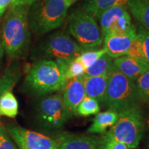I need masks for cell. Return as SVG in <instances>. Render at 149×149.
<instances>
[{
	"label": "cell",
	"mask_w": 149,
	"mask_h": 149,
	"mask_svg": "<svg viewBox=\"0 0 149 149\" xmlns=\"http://www.w3.org/2000/svg\"><path fill=\"white\" fill-rule=\"evenodd\" d=\"M36 0H13L10 6H31Z\"/></svg>",
	"instance_id": "obj_31"
},
{
	"label": "cell",
	"mask_w": 149,
	"mask_h": 149,
	"mask_svg": "<svg viewBox=\"0 0 149 149\" xmlns=\"http://www.w3.org/2000/svg\"><path fill=\"white\" fill-rule=\"evenodd\" d=\"M130 0H85L83 10L94 18H99L102 13L114 6L125 5Z\"/></svg>",
	"instance_id": "obj_17"
},
{
	"label": "cell",
	"mask_w": 149,
	"mask_h": 149,
	"mask_svg": "<svg viewBox=\"0 0 149 149\" xmlns=\"http://www.w3.org/2000/svg\"><path fill=\"white\" fill-rule=\"evenodd\" d=\"M105 141V140H104ZM105 147L104 149H129L127 145L124 143L115 140L105 141Z\"/></svg>",
	"instance_id": "obj_30"
},
{
	"label": "cell",
	"mask_w": 149,
	"mask_h": 149,
	"mask_svg": "<svg viewBox=\"0 0 149 149\" xmlns=\"http://www.w3.org/2000/svg\"><path fill=\"white\" fill-rule=\"evenodd\" d=\"M106 53L105 50H91V51H84L78 56V59L82 63V64L86 69L95 63L97 59L101 57L104 54Z\"/></svg>",
	"instance_id": "obj_25"
},
{
	"label": "cell",
	"mask_w": 149,
	"mask_h": 149,
	"mask_svg": "<svg viewBox=\"0 0 149 149\" xmlns=\"http://www.w3.org/2000/svg\"><path fill=\"white\" fill-rule=\"evenodd\" d=\"M0 149H19L13 141L11 140L10 135L6 128L0 124Z\"/></svg>",
	"instance_id": "obj_28"
},
{
	"label": "cell",
	"mask_w": 149,
	"mask_h": 149,
	"mask_svg": "<svg viewBox=\"0 0 149 149\" xmlns=\"http://www.w3.org/2000/svg\"><path fill=\"white\" fill-rule=\"evenodd\" d=\"M13 2V0H0V15L4 13L6 8L10 6Z\"/></svg>",
	"instance_id": "obj_32"
},
{
	"label": "cell",
	"mask_w": 149,
	"mask_h": 149,
	"mask_svg": "<svg viewBox=\"0 0 149 149\" xmlns=\"http://www.w3.org/2000/svg\"><path fill=\"white\" fill-rule=\"evenodd\" d=\"M118 118L119 113L111 110L98 113L93 118L92 124L87 130V133L103 134L108 128L114 126Z\"/></svg>",
	"instance_id": "obj_15"
},
{
	"label": "cell",
	"mask_w": 149,
	"mask_h": 149,
	"mask_svg": "<svg viewBox=\"0 0 149 149\" xmlns=\"http://www.w3.org/2000/svg\"><path fill=\"white\" fill-rule=\"evenodd\" d=\"M66 80L64 69L55 61L39 60L26 76L23 88L32 96H46L62 91Z\"/></svg>",
	"instance_id": "obj_2"
},
{
	"label": "cell",
	"mask_w": 149,
	"mask_h": 149,
	"mask_svg": "<svg viewBox=\"0 0 149 149\" xmlns=\"http://www.w3.org/2000/svg\"><path fill=\"white\" fill-rule=\"evenodd\" d=\"M68 8L65 0H36L29 9L30 29L37 35L51 32L61 25Z\"/></svg>",
	"instance_id": "obj_3"
},
{
	"label": "cell",
	"mask_w": 149,
	"mask_h": 149,
	"mask_svg": "<svg viewBox=\"0 0 149 149\" xmlns=\"http://www.w3.org/2000/svg\"><path fill=\"white\" fill-rule=\"evenodd\" d=\"M19 104L12 91H7L0 99V116L15 118L18 114Z\"/></svg>",
	"instance_id": "obj_20"
},
{
	"label": "cell",
	"mask_w": 149,
	"mask_h": 149,
	"mask_svg": "<svg viewBox=\"0 0 149 149\" xmlns=\"http://www.w3.org/2000/svg\"><path fill=\"white\" fill-rule=\"evenodd\" d=\"M62 91L63 104L68 120L76 115L78 106L86 96L81 76L67 79Z\"/></svg>",
	"instance_id": "obj_11"
},
{
	"label": "cell",
	"mask_w": 149,
	"mask_h": 149,
	"mask_svg": "<svg viewBox=\"0 0 149 149\" xmlns=\"http://www.w3.org/2000/svg\"><path fill=\"white\" fill-rule=\"evenodd\" d=\"M127 7L141 26L149 31V0H130Z\"/></svg>",
	"instance_id": "obj_18"
},
{
	"label": "cell",
	"mask_w": 149,
	"mask_h": 149,
	"mask_svg": "<svg viewBox=\"0 0 149 149\" xmlns=\"http://www.w3.org/2000/svg\"><path fill=\"white\" fill-rule=\"evenodd\" d=\"M113 64L121 73L133 81L149 70V64L146 61L127 55L115 59Z\"/></svg>",
	"instance_id": "obj_13"
},
{
	"label": "cell",
	"mask_w": 149,
	"mask_h": 149,
	"mask_svg": "<svg viewBox=\"0 0 149 149\" xmlns=\"http://www.w3.org/2000/svg\"><path fill=\"white\" fill-rule=\"evenodd\" d=\"M100 111L99 102L95 99L86 96L79 105L78 106L76 115L86 117L92 115H97Z\"/></svg>",
	"instance_id": "obj_24"
},
{
	"label": "cell",
	"mask_w": 149,
	"mask_h": 149,
	"mask_svg": "<svg viewBox=\"0 0 149 149\" xmlns=\"http://www.w3.org/2000/svg\"><path fill=\"white\" fill-rule=\"evenodd\" d=\"M137 35L142 46L144 61L149 64V31L139 26L137 29Z\"/></svg>",
	"instance_id": "obj_27"
},
{
	"label": "cell",
	"mask_w": 149,
	"mask_h": 149,
	"mask_svg": "<svg viewBox=\"0 0 149 149\" xmlns=\"http://www.w3.org/2000/svg\"><path fill=\"white\" fill-rule=\"evenodd\" d=\"M21 74L19 63L14 61L8 65L3 74L0 76V99L7 91H12L21 77Z\"/></svg>",
	"instance_id": "obj_16"
},
{
	"label": "cell",
	"mask_w": 149,
	"mask_h": 149,
	"mask_svg": "<svg viewBox=\"0 0 149 149\" xmlns=\"http://www.w3.org/2000/svg\"><path fill=\"white\" fill-rule=\"evenodd\" d=\"M137 37L136 27L125 35H107L104 37V49L112 58H118L126 55Z\"/></svg>",
	"instance_id": "obj_12"
},
{
	"label": "cell",
	"mask_w": 149,
	"mask_h": 149,
	"mask_svg": "<svg viewBox=\"0 0 149 149\" xmlns=\"http://www.w3.org/2000/svg\"><path fill=\"white\" fill-rule=\"evenodd\" d=\"M37 122L41 128L47 130L61 129L67 121L62 95L60 93L46 95L37 104Z\"/></svg>",
	"instance_id": "obj_8"
},
{
	"label": "cell",
	"mask_w": 149,
	"mask_h": 149,
	"mask_svg": "<svg viewBox=\"0 0 149 149\" xmlns=\"http://www.w3.org/2000/svg\"><path fill=\"white\" fill-rule=\"evenodd\" d=\"M126 55L134 57V58L144 60V54H143L142 51V46H141V42L138 38V37H137V38L132 43L131 46H130V48L128 49Z\"/></svg>",
	"instance_id": "obj_29"
},
{
	"label": "cell",
	"mask_w": 149,
	"mask_h": 149,
	"mask_svg": "<svg viewBox=\"0 0 149 149\" xmlns=\"http://www.w3.org/2000/svg\"><path fill=\"white\" fill-rule=\"evenodd\" d=\"M113 58L105 53L95 62L86 69L84 74L88 76H99L107 74L113 66Z\"/></svg>",
	"instance_id": "obj_22"
},
{
	"label": "cell",
	"mask_w": 149,
	"mask_h": 149,
	"mask_svg": "<svg viewBox=\"0 0 149 149\" xmlns=\"http://www.w3.org/2000/svg\"><path fill=\"white\" fill-rule=\"evenodd\" d=\"M55 141L59 149H104L103 136L61 132L56 135Z\"/></svg>",
	"instance_id": "obj_10"
},
{
	"label": "cell",
	"mask_w": 149,
	"mask_h": 149,
	"mask_svg": "<svg viewBox=\"0 0 149 149\" xmlns=\"http://www.w3.org/2000/svg\"><path fill=\"white\" fill-rule=\"evenodd\" d=\"M109 74L99 76L83 74L81 79L85 89L86 95L104 103L107 91Z\"/></svg>",
	"instance_id": "obj_14"
},
{
	"label": "cell",
	"mask_w": 149,
	"mask_h": 149,
	"mask_svg": "<svg viewBox=\"0 0 149 149\" xmlns=\"http://www.w3.org/2000/svg\"><path fill=\"white\" fill-rule=\"evenodd\" d=\"M104 104L118 113L139 105L135 81L121 73L113 64L109 72Z\"/></svg>",
	"instance_id": "obj_4"
},
{
	"label": "cell",
	"mask_w": 149,
	"mask_h": 149,
	"mask_svg": "<svg viewBox=\"0 0 149 149\" xmlns=\"http://www.w3.org/2000/svg\"><path fill=\"white\" fill-rule=\"evenodd\" d=\"M128 7L125 5L114 6L108 8L99 17L102 35L109 29L111 25L121 17L127 13ZM103 36V35H102Z\"/></svg>",
	"instance_id": "obj_19"
},
{
	"label": "cell",
	"mask_w": 149,
	"mask_h": 149,
	"mask_svg": "<svg viewBox=\"0 0 149 149\" xmlns=\"http://www.w3.org/2000/svg\"><path fill=\"white\" fill-rule=\"evenodd\" d=\"M137 98L141 103H149V70L136 79Z\"/></svg>",
	"instance_id": "obj_23"
},
{
	"label": "cell",
	"mask_w": 149,
	"mask_h": 149,
	"mask_svg": "<svg viewBox=\"0 0 149 149\" xmlns=\"http://www.w3.org/2000/svg\"><path fill=\"white\" fill-rule=\"evenodd\" d=\"M84 51L70 35L61 31L48 35L35 48L34 55L40 60L70 62Z\"/></svg>",
	"instance_id": "obj_6"
},
{
	"label": "cell",
	"mask_w": 149,
	"mask_h": 149,
	"mask_svg": "<svg viewBox=\"0 0 149 149\" xmlns=\"http://www.w3.org/2000/svg\"><path fill=\"white\" fill-rule=\"evenodd\" d=\"M135 26L132 24L130 14L127 13L121 17L111 24L109 29L104 33L103 37L107 35H125L133 31Z\"/></svg>",
	"instance_id": "obj_21"
},
{
	"label": "cell",
	"mask_w": 149,
	"mask_h": 149,
	"mask_svg": "<svg viewBox=\"0 0 149 149\" xmlns=\"http://www.w3.org/2000/svg\"><path fill=\"white\" fill-rule=\"evenodd\" d=\"M2 15H0V18L1 17V16H2Z\"/></svg>",
	"instance_id": "obj_35"
},
{
	"label": "cell",
	"mask_w": 149,
	"mask_h": 149,
	"mask_svg": "<svg viewBox=\"0 0 149 149\" xmlns=\"http://www.w3.org/2000/svg\"><path fill=\"white\" fill-rule=\"evenodd\" d=\"M6 130L19 149H59L55 139L17 124H9Z\"/></svg>",
	"instance_id": "obj_9"
},
{
	"label": "cell",
	"mask_w": 149,
	"mask_h": 149,
	"mask_svg": "<svg viewBox=\"0 0 149 149\" xmlns=\"http://www.w3.org/2000/svg\"><path fill=\"white\" fill-rule=\"evenodd\" d=\"M4 53H5V51H4V48H3L2 42H1V35H0V68H1V64H2L3 59V57H4Z\"/></svg>",
	"instance_id": "obj_33"
},
{
	"label": "cell",
	"mask_w": 149,
	"mask_h": 149,
	"mask_svg": "<svg viewBox=\"0 0 149 149\" xmlns=\"http://www.w3.org/2000/svg\"><path fill=\"white\" fill-rule=\"evenodd\" d=\"M65 1H66V4H67V6H68V7L69 8L70 6L73 4L74 3H75L77 0H65Z\"/></svg>",
	"instance_id": "obj_34"
},
{
	"label": "cell",
	"mask_w": 149,
	"mask_h": 149,
	"mask_svg": "<svg viewBox=\"0 0 149 149\" xmlns=\"http://www.w3.org/2000/svg\"><path fill=\"white\" fill-rule=\"evenodd\" d=\"M144 127V115L139 105L119 113L117 122L102 136L105 141H120L130 148H136L142 139Z\"/></svg>",
	"instance_id": "obj_5"
},
{
	"label": "cell",
	"mask_w": 149,
	"mask_h": 149,
	"mask_svg": "<svg viewBox=\"0 0 149 149\" xmlns=\"http://www.w3.org/2000/svg\"><path fill=\"white\" fill-rule=\"evenodd\" d=\"M85 71L86 68L84 66L78 59V57H76L68 65L65 74H66V79H68L70 78L81 77L85 73Z\"/></svg>",
	"instance_id": "obj_26"
},
{
	"label": "cell",
	"mask_w": 149,
	"mask_h": 149,
	"mask_svg": "<svg viewBox=\"0 0 149 149\" xmlns=\"http://www.w3.org/2000/svg\"><path fill=\"white\" fill-rule=\"evenodd\" d=\"M31 6H10L0 31L5 53L10 59L22 57L31 40L29 13Z\"/></svg>",
	"instance_id": "obj_1"
},
{
	"label": "cell",
	"mask_w": 149,
	"mask_h": 149,
	"mask_svg": "<svg viewBox=\"0 0 149 149\" xmlns=\"http://www.w3.org/2000/svg\"><path fill=\"white\" fill-rule=\"evenodd\" d=\"M132 149H134V148H132Z\"/></svg>",
	"instance_id": "obj_36"
},
{
	"label": "cell",
	"mask_w": 149,
	"mask_h": 149,
	"mask_svg": "<svg viewBox=\"0 0 149 149\" xmlns=\"http://www.w3.org/2000/svg\"><path fill=\"white\" fill-rule=\"evenodd\" d=\"M68 30L84 51L95 50L103 43L104 37L95 18L84 10L70 15Z\"/></svg>",
	"instance_id": "obj_7"
}]
</instances>
